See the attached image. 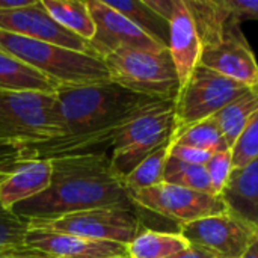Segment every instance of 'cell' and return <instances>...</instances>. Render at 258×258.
<instances>
[{
	"instance_id": "6da1fadb",
	"label": "cell",
	"mask_w": 258,
	"mask_h": 258,
	"mask_svg": "<svg viewBox=\"0 0 258 258\" xmlns=\"http://www.w3.org/2000/svg\"><path fill=\"white\" fill-rule=\"evenodd\" d=\"M56 95L63 132L56 139L24 147L29 160L107 153L116 132L157 100L135 94L110 80L60 85Z\"/></svg>"
},
{
	"instance_id": "7a4b0ae2",
	"label": "cell",
	"mask_w": 258,
	"mask_h": 258,
	"mask_svg": "<svg viewBox=\"0 0 258 258\" xmlns=\"http://www.w3.org/2000/svg\"><path fill=\"white\" fill-rule=\"evenodd\" d=\"M100 207H136L122 181L113 175L109 153L53 159L50 186L11 212L29 222Z\"/></svg>"
},
{
	"instance_id": "3957f363",
	"label": "cell",
	"mask_w": 258,
	"mask_h": 258,
	"mask_svg": "<svg viewBox=\"0 0 258 258\" xmlns=\"http://www.w3.org/2000/svg\"><path fill=\"white\" fill-rule=\"evenodd\" d=\"M63 132L56 94L0 91V147H30Z\"/></svg>"
},
{
	"instance_id": "277c9868",
	"label": "cell",
	"mask_w": 258,
	"mask_h": 258,
	"mask_svg": "<svg viewBox=\"0 0 258 258\" xmlns=\"http://www.w3.org/2000/svg\"><path fill=\"white\" fill-rule=\"evenodd\" d=\"M0 50L21 59L59 85H89L109 80L104 62L88 53L3 30H0Z\"/></svg>"
},
{
	"instance_id": "5b68a950",
	"label": "cell",
	"mask_w": 258,
	"mask_h": 258,
	"mask_svg": "<svg viewBox=\"0 0 258 258\" xmlns=\"http://www.w3.org/2000/svg\"><path fill=\"white\" fill-rule=\"evenodd\" d=\"M109 80L139 95L175 101L180 82L169 50L121 48L103 59Z\"/></svg>"
},
{
	"instance_id": "8992f818",
	"label": "cell",
	"mask_w": 258,
	"mask_h": 258,
	"mask_svg": "<svg viewBox=\"0 0 258 258\" xmlns=\"http://www.w3.org/2000/svg\"><path fill=\"white\" fill-rule=\"evenodd\" d=\"M249 88L198 65L174 101V133L215 116Z\"/></svg>"
},
{
	"instance_id": "52a82bcc",
	"label": "cell",
	"mask_w": 258,
	"mask_h": 258,
	"mask_svg": "<svg viewBox=\"0 0 258 258\" xmlns=\"http://www.w3.org/2000/svg\"><path fill=\"white\" fill-rule=\"evenodd\" d=\"M29 228L128 245L141 233L142 222L136 207H100L70 213L54 219L29 221Z\"/></svg>"
},
{
	"instance_id": "ba28073f",
	"label": "cell",
	"mask_w": 258,
	"mask_h": 258,
	"mask_svg": "<svg viewBox=\"0 0 258 258\" xmlns=\"http://www.w3.org/2000/svg\"><path fill=\"white\" fill-rule=\"evenodd\" d=\"M130 198L138 209L175 221L178 225L227 213V207L221 197L168 183H160L157 186L133 192L130 194Z\"/></svg>"
},
{
	"instance_id": "9c48e42d",
	"label": "cell",
	"mask_w": 258,
	"mask_h": 258,
	"mask_svg": "<svg viewBox=\"0 0 258 258\" xmlns=\"http://www.w3.org/2000/svg\"><path fill=\"white\" fill-rule=\"evenodd\" d=\"M88 9L95 23V33L89 41L91 54L104 59L121 48L135 50H166L142 32L127 17L110 8L104 0H88Z\"/></svg>"
},
{
	"instance_id": "30bf717a",
	"label": "cell",
	"mask_w": 258,
	"mask_h": 258,
	"mask_svg": "<svg viewBox=\"0 0 258 258\" xmlns=\"http://www.w3.org/2000/svg\"><path fill=\"white\" fill-rule=\"evenodd\" d=\"M178 230L189 243L212 251L218 258H242L258 237L257 233L228 212L181 224Z\"/></svg>"
},
{
	"instance_id": "8fae6325",
	"label": "cell",
	"mask_w": 258,
	"mask_h": 258,
	"mask_svg": "<svg viewBox=\"0 0 258 258\" xmlns=\"http://www.w3.org/2000/svg\"><path fill=\"white\" fill-rule=\"evenodd\" d=\"M0 30L91 54L89 41L57 24L44 8L42 0H33L32 5L21 9L0 11Z\"/></svg>"
},
{
	"instance_id": "7c38bea8",
	"label": "cell",
	"mask_w": 258,
	"mask_h": 258,
	"mask_svg": "<svg viewBox=\"0 0 258 258\" xmlns=\"http://www.w3.org/2000/svg\"><path fill=\"white\" fill-rule=\"evenodd\" d=\"M200 65L248 86L258 83L257 59L240 27L221 41L204 45Z\"/></svg>"
},
{
	"instance_id": "4fadbf2b",
	"label": "cell",
	"mask_w": 258,
	"mask_h": 258,
	"mask_svg": "<svg viewBox=\"0 0 258 258\" xmlns=\"http://www.w3.org/2000/svg\"><path fill=\"white\" fill-rule=\"evenodd\" d=\"M26 246L39 251L47 258H107L128 257L127 245L107 240H92L73 234L29 228Z\"/></svg>"
},
{
	"instance_id": "5bb4252c",
	"label": "cell",
	"mask_w": 258,
	"mask_h": 258,
	"mask_svg": "<svg viewBox=\"0 0 258 258\" xmlns=\"http://www.w3.org/2000/svg\"><path fill=\"white\" fill-rule=\"evenodd\" d=\"M168 50L181 88L195 71V68L200 65V57L203 51V44L198 36L195 21L184 0H177L175 9L169 20Z\"/></svg>"
},
{
	"instance_id": "9a60e30c",
	"label": "cell",
	"mask_w": 258,
	"mask_h": 258,
	"mask_svg": "<svg viewBox=\"0 0 258 258\" xmlns=\"http://www.w3.org/2000/svg\"><path fill=\"white\" fill-rule=\"evenodd\" d=\"M221 198L230 215L258 234V159L233 169Z\"/></svg>"
},
{
	"instance_id": "2e32d148",
	"label": "cell",
	"mask_w": 258,
	"mask_h": 258,
	"mask_svg": "<svg viewBox=\"0 0 258 258\" xmlns=\"http://www.w3.org/2000/svg\"><path fill=\"white\" fill-rule=\"evenodd\" d=\"M51 180V160L32 159L0 178V204L12 210L17 204L42 194Z\"/></svg>"
},
{
	"instance_id": "e0dca14e",
	"label": "cell",
	"mask_w": 258,
	"mask_h": 258,
	"mask_svg": "<svg viewBox=\"0 0 258 258\" xmlns=\"http://www.w3.org/2000/svg\"><path fill=\"white\" fill-rule=\"evenodd\" d=\"M184 3L195 21L203 47L221 41L240 27V20L224 6L222 0H184Z\"/></svg>"
},
{
	"instance_id": "ac0fdd59",
	"label": "cell",
	"mask_w": 258,
	"mask_h": 258,
	"mask_svg": "<svg viewBox=\"0 0 258 258\" xmlns=\"http://www.w3.org/2000/svg\"><path fill=\"white\" fill-rule=\"evenodd\" d=\"M60 85L21 59L0 50V91L56 94Z\"/></svg>"
},
{
	"instance_id": "d6986e66",
	"label": "cell",
	"mask_w": 258,
	"mask_h": 258,
	"mask_svg": "<svg viewBox=\"0 0 258 258\" xmlns=\"http://www.w3.org/2000/svg\"><path fill=\"white\" fill-rule=\"evenodd\" d=\"M189 245L180 233L142 228L127 245V254L128 258H169Z\"/></svg>"
},
{
	"instance_id": "ffe728a7",
	"label": "cell",
	"mask_w": 258,
	"mask_h": 258,
	"mask_svg": "<svg viewBox=\"0 0 258 258\" xmlns=\"http://www.w3.org/2000/svg\"><path fill=\"white\" fill-rule=\"evenodd\" d=\"M258 112V83L251 86L243 95L231 101L213 118L216 119L224 139L233 148L246 122Z\"/></svg>"
},
{
	"instance_id": "44dd1931",
	"label": "cell",
	"mask_w": 258,
	"mask_h": 258,
	"mask_svg": "<svg viewBox=\"0 0 258 258\" xmlns=\"http://www.w3.org/2000/svg\"><path fill=\"white\" fill-rule=\"evenodd\" d=\"M51 18L68 32L91 41L95 33V23L86 2L80 0H42Z\"/></svg>"
},
{
	"instance_id": "7402d4cb",
	"label": "cell",
	"mask_w": 258,
	"mask_h": 258,
	"mask_svg": "<svg viewBox=\"0 0 258 258\" xmlns=\"http://www.w3.org/2000/svg\"><path fill=\"white\" fill-rule=\"evenodd\" d=\"M110 8L127 17L142 32L153 38L159 45L168 48L169 42V23L157 15L144 0H116L106 2Z\"/></svg>"
},
{
	"instance_id": "603a6c76",
	"label": "cell",
	"mask_w": 258,
	"mask_h": 258,
	"mask_svg": "<svg viewBox=\"0 0 258 258\" xmlns=\"http://www.w3.org/2000/svg\"><path fill=\"white\" fill-rule=\"evenodd\" d=\"M172 144L194 147L209 153L231 150L227 141L224 139L222 132L213 116L197 124H192L180 132H175L172 135Z\"/></svg>"
},
{
	"instance_id": "cb8c5ba5",
	"label": "cell",
	"mask_w": 258,
	"mask_h": 258,
	"mask_svg": "<svg viewBox=\"0 0 258 258\" xmlns=\"http://www.w3.org/2000/svg\"><path fill=\"white\" fill-rule=\"evenodd\" d=\"M169 145L171 142L156 150L122 180V184L128 194L144 190L163 183V171H165L166 159L169 156Z\"/></svg>"
},
{
	"instance_id": "d4e9b609",
	"label": "cell",
	"mask_w": 258,
	"mask_h": 258,
	"mask_svg": "<svg viewBox=\"0 0 258 258\" xmlns=\"http://www.w3.org/2000/svg\"><path fill=\"white\" fill-rule=\"evenodd\" d=\"M163 183L186 187V189L197 190V192H204L209 195H215L210 178L206 171V166L186 163V162L177 160L169 156L166 159V165H165V171H163Z\"/></svg>"
},
{
	"instance_id": "484cf974",
	"label": "cell",
	"mask_w": 258,
	"mask_h": 258,
	"mask_svg": "<svg viewBox=\"0 0 258 258\" xmlns=\"http://www.w3.org/2000/svg\"><path fill=\"white\" fill-rule=\"evenodd\" d=\"M29 222L18 218L14 212L6 210L0 204V255L26 248L24 239Z\"/></svg>"
},
{
	"instance_id": "4316f807",
	"label": "cell",
	"mask_w": 258,
	"mask_h": 258,
	"mask_svg": "<svg viewBox=\"0 0 258 258\" xmlns=\"http://www.w3.org/2000/svg\"><path fill=\"white\" fill-rule=\"evenodd\" d=\"M258 159V112L246 122L231 148L233 169L246 166Z\"/></svg>"
},
{
	"instance_id": "83f0119b",
	"label": "cell",
	"mask_w": 258,
	"mask_h": 258,
	"mask_svg": "<svg viewBox=\"0 0 258 258\" xmlns=\"http://www.w3.org/2000/svg\"><path fill=\"white\" fill-rule=\"evenodd\" d=\"M207 175L210 178L213 194L221 197L222 190L225 189L228 178L233 172V162H231V150L213 153L209 162L204 165Z\"/></svg>"
},
{
	"instance_id": "f1b7e54d",
	"label": "cell",
	"mask_w": 258,
	"mask_h": 258,
	"mask_svg": "<svg viewBox=\"0 0 258 258\" xmlns=\"http://www.w3.org/2000/svg\"><path fill=\"white\" fill-rule=\"evenodd\" d=\"M212 154L213 153L198 150V148H194V147L172 144V141H171V145H169V157H174L177 160L192 163V165H203L204 166L209 162V159L212 157Z\"/></svg>"
},
{
	"instance_id": "f546056e",
	"label": "cell",
	"mask_w": 258,
	"mask_h": 258,
	"mask_svg": "<svg viewBox=\"0 0 258 258\" xmlns=\"http://www.w3.org/2000/svg\"><path fill=\"white\" fill-rule=\"evenodd\" d=\"M24 150L20 147H0V178L14 172L21 163L27 162Z\"/></svg>"
},
{
	"instance_id": "4dcf8cb0",
	"label": "cell",
	"mask_w": 258,
	"mask_h": 258,
	"mask_svg": "<svg viewBox=\"0 0 258 258\" xmlns=\"http://www.w3.org/2000/svg\"><path fill=\"white\" fill-rule=\"evenodd\" d=\"M222 3L240 21L258 20V0H222Z\"/></svg>"
},
{
	"instance_id": "1f68e13d",
	"label": "cell",
	"mask_w": 258,
	"mask_h": 258,
	"mask_svg": "<svg viewBox=\"0 0 258 258\" xmlns=\"http://www.w3.org/2000/svg\"><path fill=\"white\" fill-rule=\"evenodd\" d=\"M157 15L165 18L168 23L172 17V12L175 9L177 0H144Z\"/></svg>"
},
{
	"instance_id": "d6a6232c",
	"label": "cell",
	"mask_w": 258,
	"mask_h": 258,
	"mask_svg": "<svg viewBox=\"0 0 258 258\" xmlns=\"http://www.w3.org/2000/svg\"><path fill=\"white\" fill-rule=\"evenodd\" d=\"M169 258H218L212 251L203 248V246H198V245H194L190 243L187 248H184L183 251L174 254L172 257Z\"/></svg>"
},
{
	"instance_id": "836d02e7",
	"label": "cell",
	"mask_w": 258,
	"mask_h": 258,
	"mask_svg": "<svg viewBox=\"0 0 258 258\" xmlns=\"http://www.w3.org/2000/svg\"><path fill=\"white\" fill-rule=\"evenodd\" d=\"M0 258H47L44 254H41L39 251H35L29 246L18 249V251H12V252H6L2 254Z\"/></svg>"
},
{
	"instance_id": "e575fe53",
	"label": "cell",
	"mask_w": 258,
	"mask_h": 258,
	"mask_svg": "<svg viewBox=\"0 0 258 258\" xmlns=\"http://www.w3.org/2000/svg\"><path fill=\"white\" fill-rule=\"evenodd\" d=\"M33 0H0V11H14L32 5Z\"/></svg>"
},
{
	"instance_id": "d590c367",
	"label": "cell",
	"mask_w": 258,
	"mask_h": 258,
	"mask_svg": "<svg viewBox=\"0 0 258 258\" xmlns=\"http://www.w3.org/2000/svg\"><path fill=\"white\" fill-rule=\"evenodd\" d=\"M242 258H258V237L249 245V248L246 249Z\"/></svg>"
},
{
	"instance_id": "8d00e7d4",
	"label": "cell",
	"mask_w": 258,
	"mask_h": 258,
	"mask_svg": "<svg viewBox=\"0 0 258 258\" xmlns=\"http://www.w3.org/2000/svg\"><path fill=\"white\" fill-rule=\"evenodd\" d=\"M107 258H128V257H107Z\"/></svg>"
}]
</instances>
